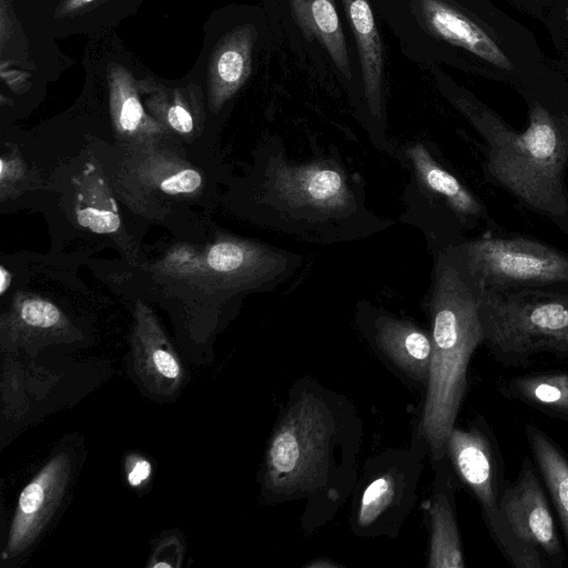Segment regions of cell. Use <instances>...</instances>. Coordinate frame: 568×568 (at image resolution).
<instances>
[{
    "mask_svg": "<svg viewBox=\"0 0 568 568\" xmlns=\"http://www.w3.org/2000/svg\"><path fill=\"white\" fill-rule=\"evenodd\" d=\"M154 567H170V565L169 564L159 562V564H155Z\"/></svg>",
    "mask_w": 568,
    "mask_h": 568,
    "instance_id": "obj_29",
    "label": "cell"
},
{
    "mask_svg": "<svg viewBox=\"0 0 568 568\" xmlns=\"http://www.w3.org/2000/svg\"><path fill=\"white\" fill-rule=\"evenodd\" d=\"M566 20H567V22H568V7H567V9H566Z\"/></svg>",
    "mask_w": 568,
    "mask_h": 568,
    "instance_id": "obj_30",
    "label": "cell"
},
{
    "mask_svg": "<svg viewBox=\"0 0 568 568\" xmlns=\"http://www.w3.org/2000/svg\"><path fill=\"white\" fill-rule=\"evenodd\" d=\"M165 123L175 133L187 136L194 131V119L182 104L175 103L165 112Z\"/></svg>",
    "mask_w": 568,
    "mask_h": 568,
    "instance_id": "obj_24",
    "label": "cell"
},
{
    "mask_svg": "<svg viewBox=\"0 0 568 568\" xmlns=\"http://www.w3.org/2000/svg\"><path fill=\"white\" fill-rule=\"evenodd\" d=\"M415 8L425 28L434 36L500 69L513 68L499 45L478 24L446 1L415 0Z\"/></svg>",
    "mask_w": 568,
    "mask_h": 568,
    "instance_id": "obj_12",
    "label": "cell"
},
{
    "mask_svg": "<svg viewBox=\"0 0 568 568\" xmlns=\"http://www.w3.org/2000/svg\"><path fill=\"white\" fill-rule=\"evenodd\" d=\"M505 546L500 551L515 568H560L567 555L558 535L539 471L524 456L518 477L501 500Z\"/></svg>",
    "mask_w": 568,
    "mask_h": 568,
    "instance_id": "obj_8",
    "label": "cell"
},
{
    "mask_svg": "<svg viewBox=\"0 0 568 568\" xmlns=\"http://www.w3.org/2000/svg\"><path fill=\"white\" fill-rule=\"evenodd\" d=\"M290 4L304 36L316 38L337 69L349 80L348 52L334 0H290Z\"/></svg>",
    "mask_w": 568,
    "mask_h": 568,
    "instance_id": "obj_19",
    "label": "cell"
},
{
    "mask_svg": "<svg viewBox=\"0 0 568 568\" xmlns=\"http://www.w3.org/2000/svg\"><path fill=\"white\" fill-rule=\"evenodd\" d=\"M84 1H91V0H84Z\"/></svg>",
    "mask_w": 568,
    "mask_h": 568,
    "instance_id": "obj_31",
    "label": "cell"
},
{
    "mask_svg": "<svg viewBox=\"0 0 568 568\" xmlns=\"http://www.w3.org/2000/svg\"><path fill=\"white\" fill-rule=\"evenodd\" d=\"M375 327L376 343L383 353L412 378L427 385L432 336L413 323L392 316H381Z\"/></svg>",
    "mask_w": 568,
    "mask_h": 568,
    "instance_id": "obj_14",
    "label": "cell"
},
{
    "mask_svg": "<svg viewBox=\"0 0 568 568\" xmlns=\"http://www.w3.org/2000/svg\"><path fill=\"white\" fill-rule=\"evenodd\" d=\"M452 102L484 140L485 179L568 235V109L531 100L517 131L468 95Z\"/></svg>",
    "mask_w": 568,
    "mask_h": 568,
    "instance_id": "obj_1",
    "label": "cell"
},
{
    "mask_svg": "<svg viewBox=\"0 0 568 568\" xmlns=\"http://www.w3.org/2000/svg\"><path fill=\"white\" fill-rule=\"evenodd\" d=\"M265 199L275 214L300 234L306 229L325 234L323 226H341L359 212V193L346 172L332 160L291 164L282 156L271 160L265 173ZM278 217V219H280Z\"/></svg>",
    "mask_w": 568,
    "mask_h": 568,
    "instance_id": "obj_6",
    "label": "cell"
},
{
    "mask_svg": "<svg viewBox=\"0 0 568 568\" xmlns=\"http://www.w3.org/2000/svg\"><path fill=\"white\" fill-rule=\"evenodd\" d=\"M159 143L128 145L130 152L110 184L132 211L162 219L174 204L195 197L204 182L191 163Z\"/></svg>",
    "mask_w": 568,
    "mask_h": 568,
    "instance_id": "obj_9",
    "label": "cell"
},
{
    "mask_svg": "<svg viewBox=\"0 0 568 568\" xmlns=\"http://www.w3.org/2000/svg\"><path fill=\"white\" fill-rule=\"evenodd\" d=\"M479 318L483 345L504 367H527L542 354L568 358V290L481 287Z\"/></svg>",
    "mask_w": 568,
    "mask_h": 568,
    "instance_id": "obj_3",
    "label": "cell"
},
{
    "mask_svg": "<svg viewBox=\"0 0 568 568\" xmlns=\"http://www.w3.org/2000/svg\"><path fill=\"white\" fill-rule=\"evenodd\" d=\"M430 540L428 566L463 568L465 557L457 525L450 476L442 471L429 503Z\"/></svg>",
    "mask_w": 568,
    "mask_h": 568,
    "instance_id": "obj_16",
    "label": "cell"
},
{
    "mask_svg": "<svg viewBox=\"0 0 568 568\" xmlns=\"http://www.w3.org/2000/svg\"><path fill=\"white\" fill-rule=\"evenodd\" d=\"M481 287L454 246L438 252L429 302L433 352L419 425L437 463L446 455V442L467 390L470 358L484 341Z\"/></svg>",
    "mask_w": 568,
    "mask_h": 568,
    "instance_id": "obj_2",
    "label": "cell"
},
{
    "mask_svg": "<svg viewBox=\"0 0 568 568\" xmlns=\"http://www.w3.org/2000/svg\"><path fill=\"white\" fill-rule=\"evenodd\" d=\"M151 466L146 460H140L136 463L132 471L129 474V483L132 486L140 485L150 475Z\"/></svg>",
    "mask_w": 568,
    "mask_h": 568,
    "instance_id": "obj_27",
    "label": "cell"
},
{
    "mask_svg": "<svg viewBox=\"0 0 568 568\" xmlns=\"http://www.w3.org/2000/svg\"><path fill=\"white\" fill-rule=\"evenodd\" d=\"M498 393L550 418L568 423V371L549 369L498 381Z\"/></svg>",
    "mask_w": 568,
    "mask_h": 568,
    "instance_id": "obj_15",
    "label": "cell"
},
{
    "mask_svg": "<svg viewBox=\"0 0 568 568\" xmlns=\"http://www.w3.org/2000/svg\"><path fill=\"white\" fill-rule=\"evenodd\" d=\"M402 475L395 470L383 471L364 489L356 513L359 529L373 527L388 514L402 497Z\"/></svg>",
    "mask_w": 568,
    "mask_h": 568,
    "instance_id": "obj_20",
    "label": "cell"
},
{
    "mask_svg": "<svg viewBox=\"0 0 568 568\" xmlns=\"http://www.w3.org/2000/svg\"><path fill=\"white\" fill-rule=\"evenodd\" d=\"M78 224L95 234H115L121 220L110 182L93 165L74 179Z\"/></svg>",
    "mask_w": 568,
    "mask_h": 568,
    "instance_id": "obj_17",
    "label": "cell"
},
{
    "mask_svg": "<svg viewBox=\"0 0 568 568\" xmlns=\"http://www.w3.org/2000/svg\"><path fill=\"white\" fill-rule=\"evenodd\" d=\"M453 246L486 290H568V253L538 239L493 231Z\"/></svg>",
    "mask_w": 568,
    "mask_h": 568,
    "instance_id": "obj_7",
    "label": "cell"
},
{
    "mask_svg": "<svg viewBox=\"0 0 568 568\" xmlns=\"http://www.w3.org/2000/svg\"><path fill=\"white\" fill-rule=\"evenodd\" d=\"M153 362L156 369L168 378H175L180 373V367L175 358L164 349H156L153 353Z\"/></svg>",
    "mask_w": 568,
    "mask_h": 568,
    "instance_id": "obj_26",
    "label": "cell"
},
{
    "mask_svg": "<svg viewBox=\"0 0 568 568\" xmlns=\"http://www.w3.org/2000/svg\"><path fill=\"white\" fill-rule=\"evenodd\" d=\"M248 44L244 48L224 51L217 62V73L221 80L231 87L239 84L247 71Z\"/></svg>",
    "mask_w": 568,
    "mask_h": 568,
    "instance_id": "obj_23",
    "label": "cell"
},
{
    "mask_svg": "<svg viewBox=\"0 0 568 568\" xmlns=\"http://www.w3.org/2000/svg\"><path fill=\"white\" fill-rule=\"evenodd\" d=\"M27 179V168L16 151L3 153L0 160V197L6 201L18 194Z\"/></svg>",
    "mask_w": 568,
    "mask_h": 568,
    "instance_id": "obj_22",
    "label": "cell"
},
{
    "mask_svg": "<svg viewBox=\"0 0 568 568\" xmlns=\"http://www.w3.org/2000/svg\"><path fill=\"white\" fill-rule=\"evenodd\" d=\"M298 264L296 254L222 235L203 248L176 245L152 270L209 293H239L277 284Z\"/></svg>",
    "mask_w": 568,
    "mask_h": 568,
    "instance_id": "obj_4",
    "label": "cell"
},
{
    "mask_svg": "<svg viewBox=\"0 0 568 568\" xmlns=\"http://www.w3.org/2000/svg\"><path fill=\"white\" fill-rule=\"evenodd\" d=\"M524 429L532 460L550 494L568 547V454L537 425L526 424Z\"/></svg>",
    "mask_w": 568,
    "mask_h": 568,
    "instance_id": "obj_18",
    "label": "cell"
},
{
    "mask_svg": "<svg viewBox=\"0 0 568 568\" xmlns=\"http://www.w3.org/2000/svg\"><path fill=\"white\" fill-rule=\"evenodd\" d=\"M406 153L419 182L438 197L464 230H476L483 225L496 229L484 202L457 176L444 169L422 143L409 146Z\"/></svg>",
    "mask_w": 568,
    "mask_h": 568,
    "instance_id": "obj_11",
    "label": "cell"
},
{
    "mask_svg": "<svg viewBox=\"0 0 568 568\" xmlns=\"http://www.w3.org/2000/svg\"><path fill=\"white\" fill-rule=\"evenodd\" d=\"M44 489L40 480H33L21 493L19 507L23 515L31 516L43 503Z\"/></svg>",
    "mask_w": 568,
    "mask_h": 568,
    "instance_id": "obj_25",
    "label": "cell"
},
{
    "mask_svg": "<svg viewBox=\"0 0 568 568\" xmlns=\"http://www.w3.org/2000/svg\"><path fill=\"white\" fill-rule=\"evenodd\" d=\"M362 67L365 97L374 116L383 106L384 59L375 17L368 0H342Z\"/></svg>",
    "mask_w": 568,
    "mask_h": 568,
    "instance_id": "obj_13",
    "label": "cell"
},
{
    "mask_svg": "<svg viewBox=\"0 0 568 568\" xmlns=\"http://www.w3.org/2000/svg\"><path fill=\"white\" fill-rule=\"evenodd\" d=\"M446 455L477 500L488 532L501 551L506 536L500 506L509 480L497 437L486 419L476 416L466 428L455 426L446 442Z\"/></svg>",
    "mask_w": 568,
    "mask_h": 568,
    "instance_id": "obj_10",
    "label": "cell"
},
{
    "mask_svg": "<svg viewBox=\"0 0 568 568\" xmlns=\"http://www.w3.org/2000/svg\"><path fill=\"white\" fill-rule=\"evenodd\" d=\"M337 423L333 408L315 392H301L288 404L272 435L266 481L275 497L321 488L329 471Z\"/></svg>",
    "mask_w": 568,
    "mask_h": 568,
    "instance_id": "obj_5",
    "label": "cell"
},
{
    "mask_svg": "<svg viewBox=\"0 0 568 568\" xmlns=\"http://www.w3.org/2000/svg\"><path fill=\"white\" fill-rule=\"evenodd\" d=\"M11 274L10 272L3 266H0V294H4L8 288L11 285Z\"/></svg>",
    "mask_w": 568,
    "mask_h": 568,
    "instance_id": "obj_28",
    "label": "cell"
},
{
    "mask_svg": "<svg viewBox=\"0 0 568 568\" xmlns=\"http://www.w3.org/2000/svg\"><path fill=\"white\" fill-rule=\"evenodd\" d=\"M14 310L26 325L36 328L54 327L63 321V314L57 305L36 295H17Z\"/></svg>",
    "mask_w": 568,
    "mask_h": 568,
    "instance_id": "obj_21",
    "label": "cell"
}]
</instances>
